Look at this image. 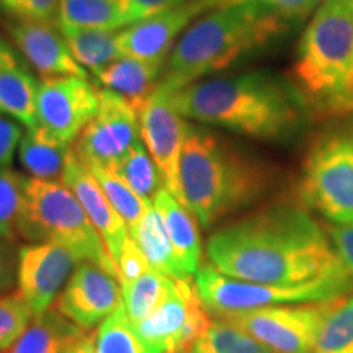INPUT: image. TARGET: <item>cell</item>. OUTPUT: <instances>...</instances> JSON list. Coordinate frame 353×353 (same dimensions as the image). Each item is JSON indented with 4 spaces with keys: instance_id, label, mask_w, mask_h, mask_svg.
<instances>
[{
    "instance_id": "obj_43",
    "label": "cell",
    "mask_w": 353,
    "mask_h": 353,
    "mask_svg": "<svg viewBox=\"0 0 353 353\" xmlns=\"http://www.w3.org/2000/svg\"><path fill=\"white\" fill-rule=\"evenodd\" d=\"M61 353H95V330H88L77 342Z\"/></svg>"
},
{
    "instance_id": "obj_33",
    "label": "cell",
    "mask_w": 353,
    "mask_h": 353,
    "mask_svg": "<svg viewBox=\"0 0 353 353\" xmlns=\"http://www.w3.org/2000/svg\"><path fill=\"white\" fill-rule=\"evenodd\" d=\"M26 175L3 167L0 169V241L19 237V223L25 205Z\"/></svg>"
},
{
    "instance_id": "obj_13",
    "label": "cell",
    "mask_w": 353,
    "mask_h": 353,
    "mask_svg": "<svg viewBox=\"0 0 353 353\" xmlns=\"http://www.w3.org/2000/svg\"><path fill=\"white\" fill-rule=\"evenodd\" d=\"M139 121L141 139L161 170L164 188L188 208L180 183V162L188 120L176 112L170 95L157 85L139 107Z\"/></svg>"
},
{
    "instance_id": "obj_30",
    "label": "cell",
    "mask_w": 353,
    "mask_h": 353,
    "mask_svg": "<svg viewBox=\"0 0 353 353\" xmlns=\"http://www.w3.org/2000/svg\"><path fill=\"white\" fill-rule=\"evenodd\" d=\"M95 353H152L120 303L95 330Z\"/></svg>"
},
{
    "instance_id": "obj_3",
    "label": "cell",
    "mask_w": 353,
    "mask_h": 353,
    "mask_svg": "<svg viewBox=\"0 0 353 353\" xmlns=\"http://www.w3.org/2000/svg\"><path fill=\"white\" fill-rule=\"evenodd\" d=\"M290 20L262 2L211 8L185 30L165 61L159 88L175 94L280 37Z\"/></svg>"
},
{
    "instance_id": "obj_28",
    "label": "cell",
    "mask_w": 353,
    "mask_h": 353,
    "mask_svg": "<svg viewBox=\"0 0 353 353\" xmlns=\"http://www.w3.org/2000/svg\"><path fill=\"white\" fill-rule=\"evenodd\" d=\"M110 170H113L120 176L136 195L151 203V205L159 190L164 188L161 170H159L151 154L148 152L143 141L132 145Z\"/></svg>"
},
{
    "instance_id": "obj_20",
    "label": "cell",
    "mask_w": 353,
    "mask_h": 353,
    "mask_svg": "<svg viewBox=\"0 0 353 353\" xmlns=\"http://www.w3.org/2000/svg\"><path fill=\"white\" fill-rule=\"evenodd\" d=\"M165 63L144 61L131 56H120L103 68L92 72L103 88L125 97L139 110L145 99L161 83Z\"/></svg>"
},
{
    "instance_id": "obj_18",
    "label": "cell",
    "mask_w": 353,
    "mask_h": 353,
    "mask_svg": "<svg viewBox=\"0 0 353 353\" xmlns=\"http://www.w3.org/2000/svg\"><path fill=\"white\" fill-rule=\"evenodd\" d=\"M63 183L81 201L83 211L99 231L110 257L117 265L123 245L131 236L130 229L121 216L117 213V210L113 208L112 203L108 201V198L105 196L103 190L97 183L92 172L79 161L72 148H70L68 161H65Z\"/></svg>"
},
{
    "instance_id": "obj_2",
    "label": "cell",
    "mask_w": 353,
    "mask_h": 353,
    "mask_svg": "<svg viewBox=\"0 0 353 353\" xmlns=\"http://www.w3.org/2000/svg\"><path fill=\"white\" fill-rule=\"evenodd\" d=\"M169 95L185 120L263 141L290 138L311 114L296 83L263 69L211 76Z\"/></svg>"
},
{
    "instance_id": "obj_42",
    "label": "cell",
    "mask_w": 353,
    "mask_h": 353,
    "mask_svg": "<svg viewBox=\"0 0 353 353\" xmlns=\"http://www.w3.org/2000/svg\"><path fill=\"white\" fill-rule=\"evenodd\" d=\"M0 68H23L12 44H8L2 37H0Z\"/></svg>"
},
{
    "instance_id": "obj_15",
    "label": "cell",
    "mask_w": 353,
    "mask_h": 353,
    "mask_svg": "<svg viewBox=\"0 0 353 353\" xmlns=\"http://www.w3.org/2000/svg\"><path fill=\"white\" fill-rule=\"evenodd\" d=\"M81 262L65 247L50 242H28L19 247L17 290L34 316L50 309Z\"/></svg>"
},
{
    "instance_id": "obj_41",
    "label": "cell",
    "mask_w": 353,
    "mask_h": 353,
    "mask_svg": "<svg viewBox=\"0 0 353 353\" xmlns=\"http://www.w3.org/2000/svg\"><path fill=\"white\" fill-rule=\"evenodd\" d=\"M57 6L59 0H20L17 19L57 23Z\"/></svg>"
},
{
    "instance_id": "obj_29",
    "label": "cell",
    "mask_w": 353,
    "mask_h": 353,
    "mask_svg": "<svg viewBox=\"0 0 353 353\" xmlns=\"http://www.w3.org/2000/svg\"><path fill=\"white\" fill-rule=\"evenodd\" d=\"M190 353H275L250 334L226 319H211L208 329Z\"/></svg>"
},
{
    "instance_id": "obj_14",
    "label": "cell",
    "mask_w": 353,
    "mask_h": 353,
    "mask_svg": "<svg viewBox=\"0 0 353 353\" xmlns=\"http://www.w3.org/2000/svg\"><path fill=\"white\" fill-rule=\"evenodd\" d=\"M121 303V285L117 275L94 262H79L64 285L54 306L79 327L94 330Z\"/></svg>"
},
{
    "instance_id": "obj_16",
    "label": "cell",
    "mask_w": 353,
    "mask_h": 353,
    "mask_svg": "<svg viewBox=\"0 0 353 353\" xmlns=\"http://www.w3.org/2000/svg\"><path fill=\"white\" fill-rule=\"evenodd\" d=\"M211 8V0H190L170 10L125 26L118 32V48L121 56L165 63L172 48L185 30Z\"/></svg>"
},
{
    "instance_id": "obj_21",
    "label": "cell",
    "mask_w": 353,
    "mask_h": 353,
    "mask_svg": "<svg viewBox=\"0 0 353 353\" xmlns=\"http://www.w3.org/2000/svg\"><path fill=\"white\" fill-rule=\"evenodd\" d=\"M87 332L51 306L34 316L25 332L2 353H61Z\"/></svg>"
},
{
    "instance_id": "obj_37",
    "label": "cell",
    "mask_w": 353,
    "mask_h": 353,
    "mask_svg": "<svg viewBox=\"0 0 353 353\" xmlns=\"http://www.w3.org/2000/svg\"><path fill=\"white\" fill-rule=\"evenodd\" d=\"M211 2H213V8L236 2H262L275 8L290 21H296L319 7L322 0H211Z\"/></svg>"
},
{
    "instance_id": "obj_25",
    "label": "cell",
    "mask_w": 353,
    "mask_h": 353,
    "mask_svg": "<svg viewBox=\"0 0 353 353\" xmlns=\"http://www.w3.org/2000/svg\"><path fill=\"white\" fill-rule=\"evenodd\" d=\"M38 82L25 68H0V117L33 128Z\"/></svg>"
},
{
    "instance_id": "obj_38",
    "label": "cell",
    "mask_w": 353,
    "mask_h": 353,
    "mask_svg": "<svg viewBox=\"0 0 353 353\" xmlns=\"http://www.w3.org/2000/svg\"><path fill=\"white\" fill-rule=\"evenodd\" d=\"M21 136H23V131H21L19 121L0 117V169L12 164Z\"/></svg>"
},
{
    "instance_id": "obj_8",
    "label": "cell",
    "mask_w": 353,
    "mask_h": 353,
    "mask_svg": "<svg viewBox=\"0 0 353 353\" xmlns=\"http://www.w3.org/2000/svg\"><path fill=\"white\" fill-rule=\"evenodd\" d=\"M299 193L330 223H353V123L329 128L314 139L303 162Z\"/></svg>"
},
{
    "instance_id": "obj_12",
    "label": "cell",
    "mask_w": 353,
    "mask_h": 353,
    "mask_svg": "<svg viewBox=\"0 0 353 353\" xmlns=\"http://www.w3.org/2000/svg\"><path fill=\"white\" fill-rule=\"evenodd\" d=\"M100 90L83 77H50L38 82L34 117L39 131L63 145H72L99 108Z\"/></svg>"
},
{
    "instance_id": "obj_34",
    "label": "cell",
    "mask_w": 353,
    "mask_h": 353,
    "mask_svg": "<svg viewBox=\"0 0 353 353\" xmlns=\"http://www.w3.org/2000/svg\"><path fill=\"white\" fill-rule=\"evenodd\" d=\"M33 317V309L19 290L0 296V352L15 343Z\"/></svg>"
},
{
    "instance_id": "obj_35",
    "label": "cell",
    "mask_w": 353,
    "mask_h": 353,
    "mask_svg": "<svg viewBox=\"0 0 353 353\" xmlns=\"http://www.w3.org/2000/svg\"><path fill=\"white\" fill-rule=\"evenodd\" d=\"M117 270L118 280H120L121 286L131 283V281H134L143 273L151 270V265H149L148 259L144 257V254L141 252L138 244H136L131 236L128 237L125 245H123L121 254L117 262Z\"/></svg>"
},
{
    "instance_id": "obj_36",
    "label": "cell",
    "mask_w": 353,
    "mask_h": 353,
    "mask_svg": "<svg viewBox=\"0 0 353 353\" xmlns=\"http://www.w3.org/2000/svg\"><path fill=\"white\" fill-rule=\"evenodd\" d=\"M125 17L126 26L141 21L156 13L170 10V8L187 3L190 0H114Z\"/></svg>"
},
{
    "instance_id": "obj_17",
    "label": "cell",
    "mask_w": 353,
    "mask_h": 353,
    "mask_svg": "<svg viewBox=\"0 0 353 353\" xmlns=\"http://www.w3.org/2000/svg\"><path fill=\"white\" fill-rule=\"evenodd\" d=\"M8 32L21 56L43 79L65 76L87 79V70L72 56L57 23L19 19Z\"/></svg>"
},
{
    "instance_id": "obj_44",
    "label": "cell",
    "mask_w": 353,
    "mask_h": 353,
    "mask_svg": "<svg viewBox=\"0 0 353 353\" xmlns=\"http://www.w3.org/2000/svg\"><path fill=\"white\" fill-rule=\"evenodd\" d=\"M2 7H3V10L17 17V15H19L20 0H2Z\"/></svg>"
},
{
    "instance_id": "obj_9",
    "label": "cell",
    "mask_w": 353,
    "mask_h": 353,
    "mask_svg": "<svg viewBox=\"0 0 353 353\" xmlns=\"http://www.w3.org/2000/svg\"><path fill=\"white\" fill-rule=\"evenodd\" d=\"M339 299L259 307L219 319L231 322L275 353H312L322 324Z\"/></svg>"
},
{
    "instance_id": "obj_23",
    "label": "cell",
    "mask_w": 353,
    "mask_h": 353,
    "mask_svg": "<svg viewBox=\"0 0 353 353\" xmlns=\"http://www.w3.org/2000/svg\"><path fill=\"white\" fill-rule=\"evenodd\" d=\"M57 26H59L72 56L83 69L90 70V74L113 63L121 56L120 48H118V32L120 30Z\"/></svg>"
},
{
    "instance_id": "obj_45",
    "label": "cell",
    "mask_w": 353,
    "mask_h": 353,
    "mask_svg": "<svg viewBox=\"0 0 353 353\" xmlns=\"http://www.w3.org/2000/svg\"><path fill=\"white\" fill-rule=\"evenodd\" d=\"M0 8H2V10H3V7H2V0H0Z\"/></svg>"
},
{
    "instance_id": "obj_19",
    "label": "cell",
    "mask_w": 353,
    "mask_h": 353,
    "mask_svg": "<svg viewBox=\"0 0 353 353\" xmlns=\"http://www.w3.org/2000/svg\"><path fill=\"white\" fill-rule=\"evenodd\" d=\"M152 206L159 211L174 247L176 263L182 275L193 276L201 267L203 249L196 216L182 205L167 188H161Z\"/></svg>"
},
{
    "instance_id": "obj_24",
    "label": "cell",
    "mask_w": 353,
    "mask_h": 353,
    "mask_svg": "<svg viewBox=\"0 0 353 353\" xmlns=\"http://www.w3.org/2000/svg\"><path fill=\"white\" fill-rule=\"evenodd\" d=\"M130 234L144 257L148 259L151 268L174 280L185 278L176 263L174 247H172L164 221L154 206H151V210L139 221L138 226L131 229Z\"/></svg>"
},
{
    "instance_id": "obj_10",
    "label": "cell",
    "mask_w": 353,
    "mask_h": 353,
    "mask_svg": "<svg viewBox=\"0 0 353 353\" xmlns=\"http://www.w3.org/2000/svg\"><path fill=\"white\" fill-rule=\"evenodd\" d=\"M210 322L195 280L187 276L175 280L165 301L134 329L152 353H190Z\"/></svg>"
},
{
    "instance_id": "obj_31",
    "label": "cell",
    "mask_w": 353,
    "mask_h": 353,
    "mask_svg": "<svg viewBox=\"0 0 353 353\" xmlns=\"http://www.w3.org/2000/svg\"><path fill=\"white\" fill-rule=\"evenodd\" d=\"M92 172L97 183L103 190L105 196L112 203V206L117 210V213L121 216L123 221L126 223L128 229L138 226L139 221L144 218L145 213L151 210V203H148L143 198L136 195L123 180L114 174L113 170L105 169V167L94 165L87 167Z\"/></svg>"
},
{
    "instance_id": "obj_22",
    "label": "cell",
    "mask_w": 353,
    "mask_h": 353,
    "mask_svg": "<svg viewBox=\"0 0 353 353\" xmlns=\"http://www.w3.org/2000/svg\"><path fill=\"white\" fill-rule=\"evenodd\" d=\"M70 148L50 139L38 128H28L19 144L20 164L33 179L63 182Z\"/></svg>"
},
{
    "instance_id": "obj_1",
    "label": "cell",
    "mask_w": 353,
    "mask_h": 353,
    "mask_svg": "<svg viewBox=\"0 0 353 353\" xmlns=\"http://www.w3.org/2000/svg\"><path fill=\"white\" fill-rule=\"evenodd\" d=\"M206 254L224 275L262 285L298 286L348 272L314 218L285 203L214 231Z\"/></svg>"
},
{
    "instance_id": "obj_32",
    "label": "cell",
    "mask_w": 353,
    "mask_h": 353,
    "mask_svg": "<svg viewBox=\"0 0 353 353\" xmlns=\"http://www.w3.org/2000/svg\"><path fill=\"white\" fill-rule=\"evenodd\" d=\"M312 353H353V296H342L335 303Z\"/></svg>"
},
{
    "instance_id": "obj_6",
    "label": "cell",
    "mask_w": 353,
    "mask_h": 353,
    "mask_svg": "<svg viewBox=\"0 0 353 353\" xmlns=\"http://www.w3.org/2000/svg\"><path fill=\"white\" fill-rule=\"evenodd\" d=\"M19 237L28 242H50L65 247L81 262L99 263L118 276L117 265L99 231L88 219L77 196L63 182L26 176Z\"/></svg>"
},
{
    "instance_id": "obj_7",
    "label": "cell",
    "mask_w": 353,
    "mask_h": 353,
    "mask_svg": "<svg viewBox=\"0 0 353 353\" xmlns=\"http://www.w3.org/2000/svg\"><path fill=\"white\" fill-rule=\"evenodd\" d=\"M193 280L205 307L216 317L280 304L330 301L345 296L353 285V278L348 272L322 276L298 286L252 283L224 275L211 263L201 265Z\"/></svg>"
},
{
    "instance_id": "obj_40",
    "label": "cell",
    "mask_w": 353,
    "mask_h": 353,
    "mask_svg": "<svg viewBox=\"0 0 353 353\" xmlns=\"http://www.w3.org/2000/svg\"><path fill=\"white\" fill-rule=\"evenodd\" d=\"M329 237L335 254L353 278V223L334 224L329 228Z\"/></svg>"
},
{
    "instance_id": "obj_27",
    "label": "cell",
    "mask_w": 353,
    "mask_h": 353,
    "mask_svg": "<svg viewBox=\"0 0 353 353\" xmlns=\"http://www.w3.org/2000/svg\"><path fill=\"white\" fill-rule=\"evenodd\" d=\"M57 25L121 30L126 26V21L114 0H59Z\"/></svg>"
},
{
    "instance_id": "obj_4",
    "label": "cell",
    "mask_w": 353,
    "mask_h": 353,
    "mask_svg": "<svg viewBox=\"0 0 353 353\" xmlns=\"http://www.w3.org/2000/svg\"><path fill=\"white\" fill-rule=\"evenodd\" d=\"M180 183L185 201L198 223L210 228L257 200L268 180L259 162L232 143L188 123Z\"/></svg>"
},
{
    "instance_id": "obj_11",
    "label": "cell",
    "mask_w": 353,
    "mask_h": 353,
    "mask_svg": "<svg viewBox=\"0 0 353 353\" xmlns=\"http://www.w3.org/2000/svg\"><path fill=\"white\" fill-rule=\"evenodd\" d=\"M139 141V110L125 97L103 88L97 113L74 141L72 151L85 167L112 169Z\"/></svg>"
},
{
    "instance_id": "obj_26",
    "label": "cell",
    "mask_w": 353,
    "mask_h": 353,
    "mask_svg": "<svg viewBox=\"0 0 353 353\" xmlns=\"http://www.w3.org/2000/svg\"><path fill=\"white\" fill-rule=\"evenodd\" d=\"M174 278L148 270L131 283L121 286V304L132 324L151 316L169 296Z\"/></svg>"
},
{
    "instance_id": "obj_46",
    "label": "cell",
    "mask_w": 353,
    "mask_h": 353,
    "mask_svg": "<svg viewBox=\"0 0 353 353\" xmlns=\"http://www.w3.org/2000/svg\"><path fill=\"white\" fill-rule=\"evenodd\" d=\"M0 353H2V352H0Z\"/></svg>"
},
{
    "instance_id": "obj_39",
    "label": "cell",
    "mask_w": 353,
    "mask_h": 353,
    "mask_svg": "<svg viewBox=\"0 0 353 353\" xmlns=\"http://www.w3.org/2000/svg\"><path fill=\"white\" fill-rule=\"evenodd\" d=\"M19 249H13V242L0 241V296L10 293L17 285Z\"/></svg>"
},
{
    "instance_id": "obj_5",
    "label": "cell",
    "mask_w": 353,
    "mask_h": 353,
    "mask_svg": "<svg viewBox=\"0 0 353 353\" xmlns=\"http://www.w3.org/2000/svg\"><path fill=\"white\" fill-rule=\"evenodd\" d=\"M293 70L309 112H353V0H322L299 39Z\"/></svg>"
}]
</instances>
